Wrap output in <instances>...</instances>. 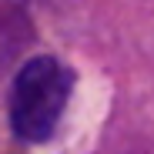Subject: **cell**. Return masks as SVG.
<instances>
[{
  "label": "cell",
  "instance_id": "cell-1",
  "mask_svg": "<svg viewBox=\"0 0 154 154\" xmlns=\"http://www.w3.org/2000/svg\"><path fill=\"white\" fill-rule=\"evenodd\" d=\"M70 91H74V74L67 64H60L50 54L30 57L14 77L10 107H7L10 131L27 144L50 141L70 104Z\"/></svg>",
  "mask_w": 154,
  "mask_h": 154
}]
</instances>
